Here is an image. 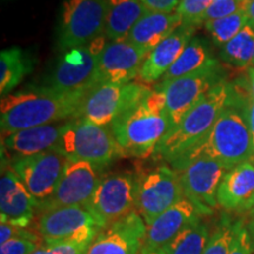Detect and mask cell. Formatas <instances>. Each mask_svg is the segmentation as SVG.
<instances>
[{"label":"cell","instance_id":"cell-20","mask_svg":"<svg viewBox=\"0 0 254 254\" xmlns=\"http://www.w3.org/2000/svg\"><path fill=\"white\" fill-rule=\"evenodd\" d=\"M194 31V27L182 25L172 34H170L160 44H158L148 53L147 58L142 65L138 77L140 82L147 85L160 81L165 73L179 59L184 50L193 39Z\"/></svg>","mask_w":254,"mask_h":254},{"label":"cell","instance_id":"cell-42","mask_svg":"<svg viewBox=\"0 0 254 254\" xmlns=\"http://www.w3.org/2000/svg\"><path fill=\"white\" fill-rule=\"evenodd\" d=\"M147 254H165V252L160 249V250H157V251H152V252L147 253Z\"/></svg>","mask_w":254,"mask_h":254},{"label":"cell","instance_id":"cell-21","mask_svg":"<svg viewBox=\"0 0 254 254\" xmlns=\"http://www.w3.org/2000/svg\"><path fill=\"white\" fill-rule=\"evenodd\" d=\"M69 120L21 129L6 135L1 139L2 151L11 154L13 160L15 158L28 157L55 150Z\"/></svg>","mask_w":254,"mask_h":254},{"label":"cell","instance_id":"cell-24","mask_svg":"<svg viewBox=\"0 0 254 254\" xmlns=\"http://www.w3.org/2000/svg\"><path fill=\"white\" fill-rule=\"evenodd\" d=\"M147 9L140 0H107L105 37L110 41H125Z\"/></svg>","mask_w":254,"mask_h":254},{"label":"cell","instance_id":"cell-2","mask_svg":"<svg viewBox=\"0 0 254 254\" xmlns=\"http://www.w3.org/2000/svg\"><path fill=\"white\" fill-rule=\"evenodd\" d=\"M110 127L124 157H151L171 129L165 94L153 90L144 101L117 119Z\"/></svg>","mask_w":254,"mask_h":254},{"label":"cell","instance_id":"cell-25","mask_svg":"<svg viewBox=\"0 0 254 254\" xmlns=\"http://www.w3.org/2000/svg\"><path fill=\"white\" fill-rule=\"evenodd\" d=\"M213 66H218V63L211 56L207 45L200 38L193 37V39L184 50L183 55L165 73L155 88L163 87L176 79L192 74V73L201 71V69L213 67Z\"/></svg>","mask_w":254,"mask_h":254},{"label":"cell","instance_id":"cell-32","mask_svg":"<svg viewBox=\"0 0 254 254\" xmlns=\"http://www.w3.org/2000/svg\"><path fill=\"white\" fill-rule=\"evenodd\" d=\"M233 224L230 219L224 218L219 222L213 233L209 236L204 254H228L233 239Z\"/></svg>","mask_w":254,"mask_h":254},{"label":"cell","instance_id":"cell-28","mask_svg":"<svg viewBox=\"0 0 254 254\" xmlns=\"http://www.w3.org/2000/svg\"><path fill=\"white\" fill-rule=\"evenodd\" d=\"M208 239L207 226L198 219L187 225L161 250L165 254H204Z\"/></svg>","mask_w":254,"mask_h":254},{"label":"cell","instance_id":"cell-3","mask_svg":"<svg viewBox=\"0 0 254 254\" xmlns=\"http://www.w3.org/2000/svg\"><path fill=\"white\" fill-rule=\"evenodd\" d=\"M198 157L214 159L227 171L254 159V144L249 126L241 111L230 100L205 138L170 165L174 167Z\"/></svg>","mask_w":254,"mask_h":254},{"label":"cell","instance_id":"cell-37","mask_svg":"<svg viewBox=\"0 0 254 254\" xmlns=\"http://www.w3.org/2000/svg\"><path fill=\"white\" fill-rule=\"evenodd\" d=\"M140 1L150 12L173 13L177 11L180 0H140Z\"/></svg>","mask_w":254,"mask_h":254},{"label":"cell","instance_id":"cell-31","mask_svg":"<svg viewBox=\"0 0 254 254\" xmlns=\"http://www.w3.org/2000/svg\"><path fill=\"white\" fill-rule=\"evenodd\" d=\"M213 0H180L177 13L182 18L183 25L196 28L205 23V14Z\"/></svg>","mask_w":254,"mask_h":254},{"label":"cell","instance_id":"cell-19","mask_svg":"<svg viewBox=\"0 0 254 254\" xmlns=\"http://www.w3.org/2000/svg\"><path fill=\"white\" fill-rule=\"evenodd\" d=\"M200 219L195 206L186 198L168 208L150 225H146V236L140 254H147L166 246L190 222Z\"/></svg>","mask_w":254,"mask_h":254},{"label":"cell","instance_id":"cell-9","mask_svg":"<svg viewBox=\"0 0 254 254\" xmlns=\"http://www.w3.org/2000/svg\"><path fill=\"white\" fill-rule=\"evenodd\" d=\"M184 190L174 168L160 165L136 176L135 209L146 225L183 200Z\"/></svg>","mask_w":254,"mask_h":254},{"label":"cell","instance_id":"cell-17","mask_svg":"<svg viewBox=\"0 0 254 254\" xmlns=\"http://www.w3.org/2000/svg\"><path fill=\"white\" fill-rule=\"evenodd\" d=\"M88 226L106 228L90 206H71L40 213L37 231L44 241H50L71 237Z\"/></svg>","mask_w":254,"mask_h":254},{"label":"cell","instance_id":"cell-18","mask_svg":"<svg viewBox=\"0 0 254 254\" xmlns=\"http://www.w3.org/2000/svg\"><path fill=\"white\" fill-rule=\"evenodd\" d=\"M38 208L39 204L37 200L31 195L12 167L2 170L0 179L1 221L27 228Z\"/></svg>","mask_w":254,"mask_h":254},{"label":"cell","instance_id":"cell-29","mask_svg":"<svg viewBox=\"0 0 254 254\" xmlns=\"http://www.w3.org/2000/svg\"><path fill=\"white\" fill-rule=\"evenodd\" d=\"M204 25L215 45L222 47L231 39H233L246 25H249V18L245 11L241 9L227 17L206 21Z\"/></svg>","mask_w":254,"mask_h":254},{"label":"cell","instance_id":"cell-4","mask_svg":"<svg viewBox=\"0 0 254 254\" xmlns=\"http://www.w3.org/2000/svg\"><path fill=\"white\" fill-rule=\"evenodd\" d=\"M228 100L230 85L219 82L184 117L179 125L170 129L155 148L154 157L172 164L194 147L211 131Z\"/></svg>","mask_w":254,"mask_h":254},{"label":"cell","instance_id":"cell-6","mask_svg":"<svg viewBox=\"0 0 254 254\" xmlns=\"http://www.w3.org/2000/svg\"><path fill=\"white\" fill-rule=\"evenodd\" d=\"M106 37L100 36L88 45L63 52L44 88L62 93H88L97 87L99 57L106 46Z\"/></svg>","mask_w":254,"mask_h":254},{"label":"cell","instance_id":"cell-34","mask_svg":"<svg viewBox=\"0 0 254 254\" xmlns=\"http://www.w3.org/2000/svg\"><path fill=\"white\" fill-rule=\"evenodd\" d=\"M91 245L90 243H80L69 238L44 241L40 254H87Z\"/></svg>","mask_w":254,"mask_h":254},{"label":"cell","instance_id":"cell-12","mask_svg":"<svg viewBox=\"0 0 254 254\" xmlns=\"http://www.w3.org/2000/svg\"><path fill=\"white\" fill-rule=\"evenodd\" d=\"M103 167L82 160H68L52 196L38 208L39 213L51 209L88 206L98 184L103 178Z\"/></svg>","mask_w":254,"mask_h":254},{"label":"cell","instance_id":"cell-11","mask_svg":"<svg viewBox=\"0 0 254 254\" xmlns=\"http://www.w3.org/2000/svg\"><path fill=\"white\" fill-rule=\"evenodd\" d=\"M67 161L58 151L51 150L15 158L11 167L40 206L55 193Z\"/></svg>","mask_w":254,"mask_h":254},{"label":"cell","instance_id":"cell-30","mask_svg":"<svg viewBox=\"0 0 254 254\" xmlns=\"http://www.w3.org/2000/svg\"><path fill=\"white\" fill-rule=\"evenodd\" d=\"M230 101L243 113L254 144V97L247 87L246 80L230 85Z\"/></svg>","mask_w":254,"mask_h":254},{"label":"cell","instance_id":"cell-38","mask_svg":"<svg viewBox=\"0 0 254 254\" xmlns=\"http://www.w3.org/2000/svg\"><path fill=\"white\" fill-rule=\"evenodd\" d=\"M27 228L19 227L15 226V225L8 224V222L1 221V225H0V244H5L15 237L23 236Z\"/></svg>","mask_w":254,"mask_h":254},{"label":"cell","instance_id":"cell-10","mask_svg":"<svg viewBox=\"0 0 254 254\" xmlns=\"http://www.w3.org/2000/svg\"><path fill=\"white\" fill-rule=\"evenodd\" d=\"M177 171L184 196L192 202L200 215H211L218 206L219 186L227 170L208 157H198L172 167Z\"/></svg>","mask_w":254,"mask_h":254},{"label":"cell","instance_id":"cell-39","mask_svg":"<svg viewBox=\"0 0 254 254\" xmlns=\"http://www.w3.org/2000/svg\"><path fill=\"white\" fill-rule=\"evenodd\" d=\"M244 11L249 18V24L254 27V0H245Z\"/></svg>","mask_w":254,"mask_h":254},{"label":"cell","instance_id":"cell-13","mask_svg":"<svg viewBox=\"0 0 254 254\" xmlns=\"http://www.w3.org/2000/svg\"><path fill=\"white\" fill-rule=\"evenodd\" d=\"M135 201L136 176L117 172L103 176L88 206L107 227L135 211Z\"/></svg>","mask_w":254,"mask_h":254},{"label":"cell","instance_id":"cell-41","mask_svg":"<svg viewBox=\"0 0 254 254\" xmlns=\"http://www.w3.org/2000/svg\"><path fill=\"white\" fill-rule=\"evenodd\" d=\"M246 228H247V232H249L251 244H252V247H253V250H254V219H252V220L247 222Z\"/></svg>","mask_w":254,"mask_h":254},{"label":"cell","instance_id":"cell-36","mask_svg":"<svg viewBox=\"0 0 254 254\" xmlns=\"http://www.w3.org/2000/svg\"><path fill=\"white\" fill-rule=\"evenodd\" d=\"M228 254H254L246 224L243 220L233 224V239Z\"/></svg>","mask_w":254,"mask_h":254},{"label":"cell","instance_id":"cell-23","mask_svg":"<svg viewBox=\"0 0 254 254\" xmlns=\"http://www.w3.org/2000/svg\"><path fill=\"white\" fill-rule=\"evenodd\" d=\"M182 25V18L177 12L161 13L148 11L132 28L127 41L151 52L158 44H160L165 38L172 34Z\"/></svg>","mask_w":254,"mask_h":254},{"label":"cell","instance_id":"cell-1","mask_svg":"<svg viewBox=\"0 0 254 254\" xmlns=\"http://www.w3.org/2000/svg\"><path fill=\"white\" fill-rule=\"evenodd\" d=\"M88 93H62L43 87L5 95L0 105L1 138L21 129L74 119Z\"/></svg>","mask_w":254,"mask_h":254},{"label":"cell","instance_id":"cell-14","mask_svg":"<svg viewBox=\"0 0 254 254\" xmlns=\"http://www.w3.org/2000/svg\"><path fill=\"white\" fill-rule=\"evenodd\" d=\"M219 65L208 67L192 74L185 75L168 82L163 87L154 88L161 91L166 99V114L171 129L179 125L184 117L199 103L215 85L221 82Z\"/></svg>","mask_w":254,"mask_h":254},{"label":"cell","instance_id":"cell-27","mask_svg":"<svg viewBox=\"0 0 254 254\" xmlns=\"http://www.w3.org/2000/svg\"><path fill=\"white\" fill-rule=\"evenodd\" d=\"M220 58L237 69H247L254 63V27L246 25L220 50Z\"/></svg>","mask_w":254,"mask_h":254},{"label":"cell","instance_id":"cell-33","mask_svg":"<svg viewBox=\"0 0 254 254\" xmlns=\"http://www.w3.org/2000/svg\"><path fill=\"white\" fill-rule=\"evenodd\" d=\"M44 239L33 231L26 230L23 236L15 237L0 245V254H32L44 245Z\"/></svg>","mask_w":254,"mask_h":254},{"label":"cell","instance_id":"cell-35","mask_svg":"<svg viewBox=\"0 0 254 254\" xmlns=\"http://www.w3.org/2000/svg\"><path fill=\"white\" fill-rule=\"evenodd\" d=\"M244 2L245 0H213L205 14V23L237 13L244 9Z\"/></svg>","mask_w":254,"mask_h":254},{"label":"cell","instance_id":"cell-26","mask_svg":"<svg viewBox=\"0 0 254 254\" xmlns=\"http://www.w3.org/2000/svg\"><path fill=\"white\" fill-rule=\"evenodd\" d=\"M33 68V60L20 47H9L0 53V94L8 95Z\"/></svg>","mask_w":254,"mask_h":254},{"label":"cell","instance_id":"cell-7","mask_svg":"<svg viewBox=\"0 0 254 254\" xmlns=\"http://www.w3.org/2000/svg\"><path fill=\"white\" fill-rule=\"evenodd\" d=\"M152 91L142 82L100 84L86 95L75 118L88 120L100 126H111L117 119L144 101Z\"/></svg>","mask_w":254,"mask_h":254},{"label":"cell","instance_id":"cell-8","mask_svg":"<svg viewBox=\"0 0 254 254\" xmlns=\"http://www.w3.org/2000/svg\"><path fill=\"white\" fill-rule=\"evenodd\" d=\"M107 0H64L58 45L63 52L105 36Z\"/></svg>","mask_w":254,"mask_h":254},{"label":"cell","instance_id":"cell-16","mask_svg":"<svg viewBox=\"0 0 254 254\" xmlns=\"http://www.w3.org/2000/svg\"><path fill=\"white\" fill-rule=\"evenodd\" d=\"M146 222L135 211L103 230L90 246L87 254H139L146 236Z\"/></svg>","mask_w":254,"mask_h":254},{"label":"cell","instance_id":"cell-43","mask_svg":"<svg viewBox=\"0 0 254 254\" xmlns=\"http://www.w3.org/2000/svg\"><path fill=\"white\" fill-rule=\"evenodd\" d=\"M32 254H40V247L36 251V252H33Z\"/></svg>","mask_w":254,"mask_h":254},{"label":"cell","instance_id":"cell-22","mask_svg":"<svg viewBox=\"0 0 254 254\" xmlns=\"http://www.w3.org/2000/svg\"><path fill=\"white\" fill-rule=\"evenodd\" d=\"M218 205L227 212L254 208V164L246 161L227 171L217 194Z\"/></svg>","mask_w":254,"mask_h":254},{"label":"cell","instance_id":"cell-5","mask_svg":"<svg viewBox=\"0 0 254 254\" xmlns=\"http://www.w3.org/2000/svg\"><path fill=\"white\" fill-rule=\"evenodd\" d=\"M55 150L68 160L88 161L103 168L124 157L111 127L81 118L69 120Z\"/></svg>","mask_w":254,"mask_h":254},{"label":"cell","instance_id":"cell-40","mask_svg":"<svg viewBox=\"0 0 254 254\" xmlns=\"http://www.w3.org/2000/svg\"><path fill=\"white\" fill-rule=\"evenodd\" d=\"M246 84L251 92V94L254 97V66H251L246 69Z\"/></svg>","mask_w":254,"mask_h":254},{"label":"cell","instance_id":"cell-15","mask_svg":"<svg viewBox=\"0 0 254 254\" xmlns=\"http://www.w3.org/2000/svg\"><path fill=\"white\" fill-rule=\"evenodd\" d=\"M150 51L129 41H110L99 57L98 80L100 84L125 85L133 82Z\"/></svg>","mask_w":254,"mask_h":254},{"label":"cell","instance_id":"cell-44","mask_svg":"<svg viewBox=\"0 0 254 254\" xmlns=\"http://www.w3.org/2000/svg\"><path fill=\"white\" fill-rule=\"evenodd\" d=\"M253 66H254V63H253Z\"/></svg>","mask_w":254,"mask_h":254}]
</instances>
